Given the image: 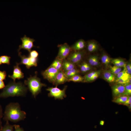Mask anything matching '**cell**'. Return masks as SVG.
Instances as JSON below:
<instances>
[{
    "instance_id": "6da1fadb",
    "label": "cell",
    "mask_w": 131,
    "mask_h": 131,
    "mask_svg": "<svg viewBox=\"0 0 131 131\" xmlns=\"http://www.w3.org/2000/svg\"><path fill=\"white\" fill-rule=\"evenodd\" d=\"M26 112L21 110L20 105L17 102L11 103L6 107L3 119L17 123L26 117Z\"/></svg>"
},
{
    "instance_id": "7a4b0ae2",
    "label": "cell",
    "mask_w": 131,
    "mask_h": 131,
    "mask_svg": "<svg viewBox=\"0 0 131 131\" xmlns=\"http://www.w3.org/2000/svg\"><path fill=\"white\" fill-rule=\"evenodd\" d=\"M28 88L21 82H10L5 86L2 92L0 93V98H6L14 96H24Z\"/></svg>"
},
{
    "instance_id": "3957f363",
    "label": "cell",
    "mask_w": 131,
    "mask_h": 131,
    "mask_svg": "<svg viewBox=\"0 0 131 131\" xmlns=\"http://www.w3.org/2000/svg\"><path fill=\"white\" fill-rule=\"evenodd\" d=\"M35 74L34 76L30 75L27 80L24 81L25 85L27 86L28 89L34 98L41 92L42 87L46 86V84L41 83L40 79L37 77V72Z\"/></svg>"
},
{
    "instance_id": "277c9868",
    "label": "cell",
    "mask_w": 131,
    "mask_h": 131,
    "mask_svg": "<svg viewBox=\"0 0 131 131\" xmlns=\"http://www.w3.org/2000/svg\"><path fill=\"white\" fill-rule=\"evenodd\" d=\"M67 87V86H65L63 90H61L56 86L54 87H49L46 90L49 92L48 94L49 97H54L55 99H62L66 97V90Z\"/></svg>"
},
{
    "instance_id": "5b68a950",
    "label": "cell",
    "mask_w": 131,
    "mask_h": 131,
    "mask_svg": "<svg viewBox=\"0 0 131 131\" xmlns=\"http://www.w3.org/2000/svg\"><path fill=\"white\" fill-rule=\"evenodd\" d=\"M86 52L84 49L78 51L72 50L66 59L76 65L81 62Z\"/></svg>"
},
{
    "instance_id": "8992f818",
    "label": "cell",
    "mask_w": 131,
    "mask_h": 131,
    "mask_svg": "<svg viewBox=\"0 0 131 131\" xmlns=\"http://www.w3.org/2000/svg\"><path fill=\"white\" fill-rule=\"evenodd\" d=\"M59 71L50 66L45 71L42 72L41 74L44 79L53 84Z\"/></svg>"
},
{
    "instance_id": "52a82bcc",
    "label": "cell",
    "mask_w": 131,
    "mask_h": 131,
    "mask_svg": "<svg viewBox=\"0 0 131 131\" xmlns=\"http://www.w3.org/2000/svg\"><path fill=\"white\" fill-rule=\"evenodd\" d=\"M58 52L57 58L63 60L66 59L72 51L70 46L67 43L58 44Z\"/></svg>"
},
{
    "instance_id": "ba28073f",
    "label": "cell",
    "mask_w": 131,
    "mask_h": 131,
    "mask_svg": "<svg viewBox=\"0 0 131 131\" xmlns=\"http://www.w3.org/2000/svg\"><path fill=\"white\" fill-rule=\"evenodd\" d=\"M21 40L22 43L19 46L18 50V52L21 49H23L27 50L29 52L31 51L33 47H35L33 43L35 40L33 39L27 37L25 35L23 37L21 38Z\"/></svg>"
},
{
    "instance_id": "9c48e42d",
    "label": "cell",
    "mask_w": 131,
    "mask_h": 131,
    "mask_svg": "<svg viewBox=\"0 0 131 131\" xmlns=\"http://www.w3.org/2000/svg\"><path fill=\"white\" fill-rule=\"evenodd\" d=\"M19 63H17L16 66L14 67L13 74L12 75H9L8 77L12 78L13 82H15L16 79L18 80L24 78V75L21 70L19 66Z\"/></svg>"
},
{
    "instance_id": "30bf717a",
    "label": "cell",
    "mask_w": 131,
    "mask_h": 131,
    "mask_svg": "<svg viewBox=\"0 0 131 131\" xmlns=\"http://www.w3.org/2000/svg\"><path fill=\"white\" fill-rule=\"evenodd\" d=\"M112 93L116 98L123 96L124 92V84H117L112 87Z\"/></svg>"
},
{
    "instance_id": "8fae6325",
    "label": "cell",
    "mask_w": 131,
    "mask_h": 131,
    "mask_svg": "<svg viewBox=\"0 0 131 131\" xmlns=\"http://www.w3.org/2000/svg\"><path fill=\"white\" fill-rule=\"evenodd\" d=\"M68 78L65 75V73L62 70L59 71L53 85L56 86L63 84L68 82Z\"/></svg>"
},
{
    "instance_id": "7c38bea8",
    "label": "cell",
    "mask_w": 131,
    "mask_h": 131,
    "mask_svg": "<svg viewBox=\"0 0 131 131\" xmlns=\"http://www.w3.org/2000/svg\"><path fill=\"white\" fill-rule=\"evenodd\" d=\"M87 51L90 53H93L97 51L99 48L97 42L95 40H91L86 42V47Z\"/></svg>"
},
{
    "instance_id": "4fadbf2b",
    "label": "cell",
    "mask_w": 131,
    "mask_h": 131,
    "mask_svg": "<svg viewBox=\"0 0 131 131\" xmlns=\"http://www.w3.org/2000/svg\"><path fill=\"white\" fill-rule=\"evenodd\" d=\"M86 42L83 39H80L71 46L72 50L78 51L83 50L86 47Z\"/></svg>"
},
{
    "instance_id": "5bb4252c",
    "label": "cell",
    "mask_w": 131,
    "mask_h": 131,
    "mask_svg": "<svg viewBox=\"0 0 131 131\" xmlns=\"http://www.w3.org/2000/svg\"><path fill=\"white\" fill-rule=\"evenodd\" d=\"M74 64L66 59L63 60L62 70L65 72L76 67Z\"/></svg>"
},
{
    "instance_id": "9a60e30c",
    "label": "cell",
    "mask_w": 131,
    "mask_h": 131,
    "mask_svg": "<svg viewBox=\"0 0 131 131\" xmlns=\"http://www.w3.org/2000/svg\"><path fill=\"white\" fill-rule=\"evenodd\" d=\"M18 55L21 59V62L19 63L20 64H24L25 65L26 67L28 69H29L32 66L30 58L29 56L27 57L25 55H22L21 52H19Z\"/></svg>"
},
{
    "instance_id": "2e32d148",
    "label": "cell",
    "mask_w": 131,
    "mask_h": 131,
    "mask_svg": "<svg viewBox=\"0 0 131 131\" xmlns=\"http://www.w3.org/2000/svg\"><path fill=\"white\" fill-rule=\"evenodd\" d=\"M119 78L127 81L131 84V75L127 73L126 68H124L117 75L116 79Z\"/></svg>"
},
{
    "instance_id": "e0dca14e",
    "label": "cell",
    "mask_w": 131,
    "mask_h": 131,
    "mask_svg": "<svg viewBox=\"0 0 131 131\" xmlns=\"http://www.w3.org/2000/svg\"><path fill=\"white\" fill-rule=\"evenodd\" d=\"M103 79L109 82H115L116 79V75L109 71H104L103 73Z\"/></svg>"
},
{
    "instance_id": "ac0fdd59",
    "label": "cell",
    "mask_w": 131,
    "mask_h": 131,
    "mask_svg": "<svg viewBox=\"0 0 131 131\" xmlns=\"http://www.w3.org/2000/svg\"><path fill=\"white\" fill-rule=\"evenodd\" d=\"M88 63L91 66H98L100 64L98 57L96 55L89 56L88 59Z\"/></svg>"
},
{
    "instance_id": "d6986e66",
    "label": "cell",
    "mask_w": 131,
    "mask_h": 131,
    "mask_svg": "<svg viewBox=\"0 0 131 131\" xmlns=\"http://www.w3.org/2000/svg\"><path fill=\"white\" fill-rule=\"evenodd\" d=\"M111 62L114 66L119 67L126 68V64L122 59L119 58L111 59Z\"/></svg>"
},
{
    "instance_id": "ffe728a7",
    "label": "cell",
    "mask_w": 131,
    "mask_h": 131,
    "mask_svg": "<svg viewBox=\"0 0 131 131\" xmlns=\"http://www.w3.org/2000/svg\"><path fill=\"white\" fill-rule=\"evenodd\" d=\"M79 66L80 67L79 70L80 72L83 73H86L91 69V66L87 62L85 61L82 62Z\"/></svg>"
},
{
    "instance_id": "44dd1931",
    "label": "cell",
    "mask_w": 131,
    "mask_h": 131,
    "mask_svg": "<svg viewBox=\"0 0 131 131\" xmlns=\"http://www.w3.org/2000/svg\"><path fill=\"white\" fill-rule=\"evenodd\" d=\"M62 64L63 60L60 59L56 57L50 66L54 68L58 71H60L62 70Z\"/></svg>"
},
{
    "instance_id": "7402d4cb",
    "label": "cell",
    "mask_w": 131,
    "mask_h": 131,
    "mask_svg": "<svg viewBox=\"0 0 131 131\" xmlns=\"http://www.w3.org/2000/svg\"><path fill=\"white\" fill-rule=\"evenodd\" d=\"M80 72L79 69L76 67L64 73L67 78H69L75 75L79 74Z\"/></svg>"
},
{
    "instance_id": "603a6c76",
    "label": "cell",
    "mask_w": 131,
    "mask_h": 131,
    "mask_svg": "<svg viewBox=\"0 0 131 131\" xmlns=\"http://www.w3.org/2000/svg\"><path fill=\"white\" fill-rule=\"evenodd\" d=\"M101 71L100 70L91 72L86 74L84 76V82H89L90 80L94 75L99 74H100Z\"/></svg>"
},
{
    "instance_id": "cb8c5ba5",
    "label": "cell",
    "mask_w": 131,
    "mask_h": 131,
    "mask_svg": "<svg viewBox=\"0 0 131 131\" xmlns=\"http://www.w3.org/2000/svg\"><path fill=\"white\" fill-rule=\"evenodd\" d=\"M111 59L108 55L105 53L102 54L101 58L102 63L106 66L110 64Z\"/></svg>"
},
{
    "instance_id": "d4e9b609",
    "label": "cell",
    "mask_w": 131,
    "mask_h": 131,
    "mask_svg": "<svg viewBox=\"0 0 131 131\" xmlns=\"http://www.w3.org/2000/svg\"><path fill=\"white\" fill-rule=\"evenodd\" d=\"M84 76L83 77L79 74L75 75L68 78V82L72 81L74 82H83L84 81Z\"/></svg>"
},
{
    "instance_id": "484cf974",
    "label": "cell",
    "mask_w": 131,
    "mask_h": 131,
    "mask_svg": "<svg viewBox=\"0 0 131 131\" xmlns=\"http://www.w3.org/2000/svg\"><path fill=\"white\" fill-rule=\"evenodd\" d=\"M129 96H122L116 98L113 100L116 103L120 104H123Z\"/></svg>"
},
{
    "instance_id": "4316f807",
    "label": "cell",
    "mask_w": 131,
    "mask_h": 131,
    "mask_svg": "<svg viewBox=\"0 0 131 131\" xmlns=\"http://www.w3.org/2000/svg\"><path fill=\"white\" fill-rule=\"evenodd\" d=\"M14 125L10 124L8 121H6L5 124L0 128V131H13Z\"/></svg>"
},
{
    "instance_id": "83f0119b",
    "label": "cell",
    "mask_w": 131,
    "mask_h": 131,
    "mask_svg": "<svg viewBox=\"0 0 131 131\" xmlns=\"http://www.w3.org/2000/svg\"><path fill=\"white\" fill-rule=\"evenodd\" d=\"M121 67H119L114 66H110L109 70L108 71L116 75H117L121 71Z\"/></svg>"
},
{
    "instance_id": "f1b7e54d",
    "label": "cell",
    "mask_w": 131,
    "mask_h": 131,
    "mask_svg": "<svg viewBox=\"0 0 131 131\" xmlns=\"http://www.w3.org/2000/svg\"><path fill=\"white\" fill-rule=\"evenodd\" d=\"M11 57L7 55H2L0 57V59L2 64L9 65Z\"/></svg>"
},
{
    "instance_id": "f546056e",
    "label": "cell",
    "mask_w": 131,
    "mask_h": 131,
    "mask_svg": "<svg viewBox=\"0 0 131 131\" xmlns=\"http://www.w3.org/2000/svg\"><path fill=\"white\" fill-rule=\"evenodd\" d=\"M124 85L125 90L123 96H130L131 94V84L129 83Z\"/></svg>"
},
{
    "instance_id": "4dcf8cb0",
    "label": "cell",
    "mask_w": 131,
    "mask_h": 131,
    "mask_svg": "<svg viewBox=\"0 0 131 131\" xmlns=\"http://www.w3.org/2000/svg\"><path fill=\"white\" fill-rule=\"evenodd\" d=\"M39 55L38 52L36 50H32L29 52L28 56L34 58H38Z\"/></svg>"
},
{
    "instance_id": "1f68e13d",
    "label": "cell",
    "mask_w": 131,
    "mask_h": 131,
    "mask_svg": "<svg viewBox=\"0 0 131 131\" xmlns=\"http://www.w3.org/2000/svg\"><path fill=\"white\" fill-rule=\"evenodd\" d=\"M6 75V73L5 71H2L0 70V80H5Z\"/></svg>"
},
{
    "instance_id": "d6a6232c",
    "label": "cell",
    "mask_w": 131,
    "mask_h": 131,
    "mask_svg": "<svg viewBox=\"0 0 131 131\" xmlns=\"http://www.w3.org/2000/svg\"><path fill=\"white\" fill-rule=\"evenodd\" d=\"M126 69L127 73L131 75V64L130 62L126 64Z\"/></svg>"
},
{
    "instance_id": "836d02e7",
    "label": "cell",
    "mask_w": 131,
    "mask_h": 131,
    "mask_svg": "<svg viewBox=\"0 0 131 131\" xmlns=\"http://www.w3.org/2000/svg\"><path fill=\"white\" fill-rule=\"evenodd\" d=\"M131 103V97L129 96L128 97L126 101L123 104V105L128 106Z\"/></svg>"
},
{
    "instance_id": "e575fe53",
    "label": "cell",
    "mask_w": 131,
    "mask_h": 131,
    "mask_svg": "<svg viewBox=\"0 0 131 131\" xmlns=\"http://www.w3.org/2000/svg\"><path fill=\"white\" fill-rule=\"evenodd\" d=\"M3 116L2 109L1 106L0 105V128L2 127L1 118Z\"/></svg>"
},
{
    "instance_id": "d590c367",
    "label": "cell",
    "mask_w": 131,
    "mask_h": 131,
    "mask_svg": "<svg viewBox=\"0 0 131 131\" xmlns=\"http://www.w3.org/2000/svg\"><path fill=\"white\" fill-rule=\"evenodd\" d=\"M14 127L15 129L14 131H24L23 129L20 127L19 125H14Z\"/></svg>"
},
{
    "instance_id": "8d00e7d4",
    "label": "cell",
    "mask_w": 131,
    "mask_h": 131,
    "mask_svg": "<svg viewBox=\"0 0 131 131\" xmlns=\"http://www.w3.org/2000/svg\"><path fill=\"white\" fill-rule=\"evenodd\" d=\"M100 74H97L94 75L92 78H91L89 81V82H91L94 81L97 79L100 75Z\"/></svg>"
},
{
    "instance_id": "74e56055",
    "label": "cell",
    "mask_w": 131,
    "mask_h": 131,
    "mask_svg": "<svg viewBox=\"0 0 131 131\" xmlns=\"http://www.w3.org/2000/svg\"><path fill=\"white\" fill-rule=\"evenodd\" d=\"M5 86L3 81L0 80V90L3 89Z\"/></svg>"
},
{
    "instance_id": "f35d334b",
    "label": "cell",
    "mask_w": 131,
    "mask_h": 131,
    "mask_svg": "<svg viewBox=\"0 0 131 131\" xmlns=\"http://www.w3.org/2000/svg\"><path fill=\"white\" fill-rule=\"evenodd\" d=\"M104 121L103 120H101L100 121V125L103 126V125L104 123Z\"/></svg>"
},
{
    "instance_id": "ab89813d",
    "label": "cell",
    "mask_w": 131,
    "mask_h": 131,
    "mask_svg": "<svg viewBox=\"0 0 131 131\" xmlns=\"http://www.w3.org/2000/svg\"><path fill=\"white\" fill-rule=\"evenodd\" d=\"M131 104H130L128 106L129 108L130 109H131Z\"/></svg>"
},
{
    "instance_id": "60d3db41",
    "label": "cell",
    "mask_w": 131,
    "mask_h": 131,
    "mask_svg": "<svg viewBox=\"0 0 131 131\" xmlns=\"http://www.w3.org/2000/svg\"><path fill=\"white\" fill-rule=\"evenodd\" d=\"M2 64V63L1 62V60H0V65H1Z\"/></svg>"
}]
</instances>
